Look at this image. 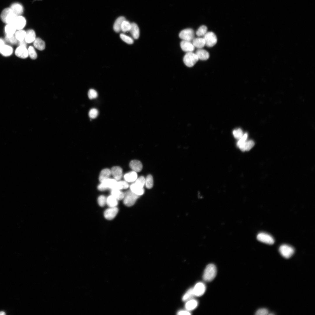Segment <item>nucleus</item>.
Instances as JSON below:
<instances>
[{
    "instance_id": "obj_1",
    "label": "nucleus",
    "mask_w": 315,
    "mask_h": 315,
    "mask_svg": "<svg viewBox=\"0 0 315 315\" xmlns=\"http://www.w3.org/2000/svg\"><path fill=\"white\" fill-rule=\"evenodd\" d=\"M217 273L216 268L213 264H210L206 267L203 275V279L206 281H210L215 278Z\"/></svg>"
},
{
    "instance_id": "obj_2",
    "label": "nucleus",
    "mask_w": 315,
    "mask_h": 315,
    "mask_svg": "<svg viewBox=\"0 0 315 315\" xmlns=\"http://www.w3.org/2000/svg\"><path fill=\"white\" fill-rule=\"evenodd\" d=\"M16 16L10 8H6L2 11L0 17L4 23L11 24Z\"/></svg>"
},
{
    "instance_id": "obj_3",
    "label": "nucleus",
    "mask_w": 315,
    "mask_h": 315,
    "mask_svg": "<svg viewBox=\"0 0 315 315\" xmlns=\"http://www.w3.org/2000/svg\"><path fill=\"white\" fill-rule=\"evenodd\" d=\"M199 60L195 54L192 52H187L183 58V61L188 67H192L194 66Z\"/></svg>"
},
{
    "instance_id": "obj_4",
    "label": "nucleus",
    "mask_w": 315,
    "mask_h": 315,
    "mask_svg": "<svg viewBox=\"0 0 315 315\" xmlns=\"http://www.w3.org/2000/svg\"><path fill=\"white\" fill-rule=\"evenodd\" d=\"M139 196L131 191H127L125 194L123 199V203L126 206H131L135 204L137 199Z\"/></svg>"
},
{
    "instance_id": "obj_5",
    "label": "nucleus",
    "mask_w": 315,
    "mask_h": 315,
    "mask_svg": "<svg viewBox=\"0 0 315 315\" xmlns=\"http://www.w3.org/2000/svg\"><path fill=\"white\" fill-rule=\"evenodd\" d=\"M279 251L281 256L287 259L290 258L294 254V249L291 246L286 244L281 245L279 248Z\"/></svg>"
},
{
    "instance_id": "obj_6",
    "label": "nucleus",
    "mask_w": 315,
    "mask_h": 315,
    "mask_svg": "<svg viewBox=\"0 0 315 315\" xmlns=\"http://www.w3.org/2000/svg\"><path fill=\"white\" fill-rule=\"evenodd\" d=\"M203 38L205 41V45L209 47L213 46L217 42V37L212 32H207L204 36Z\"/></svg>"
},
{
    "instance_id": "obj_7",
    "label": "nucleus",
    "mask_w": 315,
    "mask_h": 315,
    "mask_svg": "<svg viewBox=\"0 0 315 315\" xmlns=\"http://www.w3.org/2000/svg\"><path fill=\"white\" fill-rule=\"evenodd\" d=\"M179 36L183 40L191 41L194 38V32L193 30L191 28L186 29L180 32Z\"/></svg>"
},
{
    "instance_id": "obj_8",
    "label": "nucleus",
    "mask_w": 315,
    "mask_h": 315,
    "mask_svg": "<svg viewBox=\"0 0 315 315\" xmlns=\"http://www.w3.org/2000/svg\"><path fill=\"white\" fill-rule=\"evenodd\" d=\"M257 238L259 241L270 245L272 244L274 242V240L273 237L265 232L259 233L257 235Z\"/></svg>"
},
{
    "instance_id": "obj_9",
    "label": "nucleus",
    "mask_w": 315,
    "mask_h": 315,
    "mask_svg": "<svg viewBox=\"0 0 315 315\" xmlns=\"http://www.w3.org/2000/svg\"><path fill=\"white\" fill-rule=\"evenodd\" d=\"M116 181L115 179L108 178L101 182L98 186V188L100 191H104L108 189H111Z\"/></svg>"
},
{
    "instance_id": "obj_10",
    "label": "nucleus",
    "mask_w": 315,
    "mask_h": 315,
    "mask_svg": "<svg viewBox=\"0 0 315 315\" xmlns=\"http://www.w3.org/2000/svg\"><path fill=\"white\" fill-rule=\"evenodd\" d=\"M16 30L22 29L26 24L25 19L20 15L16 16L11 24Z\"/></svg>"
},
{
    "instance_id": "obj_11",
    "label": "nucleus",
    "mask_w": 315,
    "mask_h": 315,
    "mask_svg": "<svg viewBox=\"0 0 315 315\" xmlns=\"http://www.w3.org/2000/svg\"><path fill=\"white\" fill-rule=\"evenodd\" d=\"M192 289L195 296L199 297L201 296L204 293L206 287L204 283L199 282L195 285Z\"/></svg>"
},
{
    "instance_id": "obj_12",
    "label": "nucleus",
    "mask_w": 315,
    "mask_h": 315,
    "mask_svg": "<svg viewBox=\"0 0 315 315\" xmlns=\"http://www.w3.org/2000/svg\"><path fill=\"white\" fill-rule=\"evenodd\" d=\"M118 211V209L117 207H109L105 211L104 217L107 220H112L115 217Z\"/></svg>"
},
{
    "instance_id": "obj_13",
    "label": "nucleus",
    "mask_w": 315,
    "mask_h": 315,
    "mask_svg": "<svg viewBox=\"0 0 315 315\" xmlns=\"http://www.w3.org/2000/svg\"><path fill=\"white\" fill-rule=\"evenodd\" d=\"M15 54L18 57L21 58H26L29 55L28 50L26 47L19 46L15 50Z\"/></svg>"
},
{
    "instance_id": "obj_14",
    "label": "nucleus",
    "mask_w": 315,
    "mask_h": 315,
    "mask_svg": "<svg viewBox=\"0 0 315 315\" xmlns=\"http://www.w3.org/2000/svg\"><path fill=\"white\" fill-rule=\"evenodd\" d=\"M180 46L182 50L186 52H192L195 47L190 41L182 40L180 43Z\"/></svg>"
},
{
    "instance_id": "obj_15",
    "label": "nucleus",
    "mask_w": 315,
    "mask_h": 315,
    "mask_svg": "<svg viewBox=\"0 0 315 315\" xmlns=\"http://www.w3.org/2000/svg\"><path fill=\"white\" fill-rule=\"evenodd\" d=\"M111 171V174L115 180H119L121 179L122 176V169L120 167L118 166L113 167Z\"/></svg>"
},
{
    "instance_id": "obj_16",
    "label": "nucleus",
    "mask_w": 315,
    "mask_h": 315,
    "mask_svg": "<svg viewBox=\"0 0 315 315\" xmlns=\"http://www.w3.org/2000/svg\"><path fill=\"white\" fill-rule=\"evenodd\" d=\"M10 8L16 16L21 15L23 12V7L19 3H14L11 5Z\"/></svg>"
},
{
    "instance_id": "obj_17",
    "label": "nucleus",
    "mask_w": 315,
    "mask_h": 315,
    "mask_svg": "<svg viewBox=\"0 0 315 315\" xmlns=\"http://www.w3.org/2000/svg\"><path fill=\"white\" fill-rule=\"evenodd\" d=\"M130 168L136 172H140L142 169V165L141 162L137 160H133L130 163Z\"/></svg>"
},
{
    "instance_id": "obj_18",
    "label": "nucleus",
    "mask_w": 315,
    "mask_h": 315,
    "mask_svg": "<svg viewBox=\"0 0 315 315\" xmlns=\"http://www.w3.org/2000/svg\"><path fill=\"white\" fill-rule=\"evenodd\" d=\"M254 142L252 140L246 141L244 143L238 146L239 148L242 151H248L250 150L254 146Z\"/></svg>"
},
{
    "instance_id": "obj_19",
    "label": "nucleus",
    "mask_w": 315,
    "mask_h": 315,
    "mask_svg": "<svg viewBox=\"0 0 315 315\" xmlns=\"http://www.w3.org/2000/svg\"><path fill=\"white\" fill-rule=\"evenodd\" d=\"M195 54L197 56L199 59L202 60H206L208 59L209 57V53L206 50L201 49H198L196 51Z\"/></svg>"
},
{
    "instance_id": "obj_20",
    "label": "nucleus",
    "mask_w": 315,
    "mask_h": 315,
    "mask_svg": "<svg viewBox=\"0 0 315 315\" xmlns=\"http://www.w3.org/2000/svg\"><path fill=\"white\" fill-rule=\"evenodd\" d=\"M36 38V34L33 29H30L26 32L24 40L27 43H30L33 42Z\"/></svg>"
},
{
    "instance_id": "obj_21",
    "label": "nucleus",
    "mask_w": 315,
    "mask_h": 315,
    "mask_svg": "<svg viewBox=\"0 0 315 315\" xmlns=\"http://www.w3.org/2000/svg\"><path fill=\"white\" fill-rule=\"evenodd\" d=\"M186 302L185 307L186 310L189 311L195 309L198 305L197 301L195 299H192Z\"/></svg>"
},
{
    "instance_id": "obj_22",
    "label": "nucleus",
    "mask_w": 315,
    "mask_h": 315,
    "mask_svg": "<svg viewBox=\"0 0 315 315\" xmlns=\"http://www.w3.org/2000/svg\"><path fill=\"white\" fill-rule=\"evenodd\" d=\"M130 32L134 39L138 38L139 36V30L136 23H131V27Z\"/></svg>"
},
{
    "instance_id": "obj_23",
    "label": "nucleus",
    "mask_w": 315,
    "mask_h": 315,
    "mask_svg": "<svg viewBox=\"0 0 315 315\" xmlns=\"http://www.w3.org/2000/svg\"><path fill=\"white\" fill-rule=\"evenodd\" d=\"M192 43L195 47L198 49H201L205 45V41L203 38H194L192 40Z\"/></svg>"
},
{
    "instance_id": "obj_24",
    "label": "nucleus",
    "mask_w": 315,
    "mask_h": 315,
    "mask_svg": "<svg viewBox=\"0 0 315 315\" xmlns=\"http://www.w3.org/2000/svg\"><path fill=\"white\" fill-rule=\"evenodd\" d=\"M124 178L126 181L133 182L135 181L137 178V175L136 172L135 171L130 172L124 175Z\"/></svg>"
},
{
    "instance_id": "obj_25",
    "label": "nucleus",
    "mask_w": 315,
    "mask_h": 315,
    "mask_svg": "<svg viewBox=\"0 0 315 315\" xmlns=\"http://www.w3.org/2000/svg\"><path fill=\"white\" fill-rule=\"evenodd\" d=\"M130 188L132 192L139 196L142 195L144 192V188L137 186L134 183L131 185Z\"/></svg>"
},
{
    "instance_id": "obj_26",
    "label": "nucleus",
    "mask_w": 315,
    "mask_h": 315,
    "mask_svg": "<svg viewBox=\"0 0 315 315\" xmlns=\"http://www.w3.org/2000/svg\"><path fill=\"white\" fill-rule=\"evenodd\" d=\"M129 187V185L126 181H116L112 189H116L120 190L127 188Z\"/></svg>"
},
{
    "instance_id": "obj_27",
    "label": "nucleus",
    "mask_w": 315,
    "mask_h": 315,
    "mask_svg": "<svg viewBox=\"0 0 315 315\" xmlns=\"http://www.w3.org/2000/svg\"><path fill=\"white\" fill-rule=\"evenodd\" d=\"M111 174V171L108 169H105L101 172L99 177V181L102 182L104 180L109 178Z\"/></svg>"
},
{
    "instance_id": "obj_28",
    "label": "nucleus",
    "mask_w": 315,
    "mask_h": 315,
    "mask_svg": "<svg viewBox=\"0 0 315 315\" xmlns=\"http://www.w3.org/2000/svg\"><path fill=\"white\" fill-rule=\"evenodd\" d=\"M125 20V18L123 16L119 17L116 19L113 26V29L115 32H118L121 31L122 23Z\"/></svg>"
},
{
    "instance_id": "obj_29",
    "label": "nucleus",
    "mask_w": 315,
    "mask_h": 315,
    "mask_svg": "<svg viewBox=\"0 0 315 315\" xmlns=\"http://www.w3.org/2000/svg\"><path fill=\"white\" fill-rule=\"evenodd\" d=\"M33 42L34 46L38 50H43L45 49V43L44 41L40 38H36Z\"/></svg>"
},
{
    "instance_id": "obj_30",
    "label": "nucleus",
    "mask_w": 315,
    "mask_h": 315,
    "mask_svg": "<svg viewBox=\"0 0 315 315\" xmlns=\"http://www.w3.org/2000/svg\"><path fill=\"white\" fill-rule=\"evenodd\" d=\"M13 52L12 47L8 45H5L0 50V53L4 56H8L11 55Z\"/></svg>"
},
{
    "instance_id": "obj_31",
    "label": "nucleus",
    "mask_w": 315,
    "mask_h": 315,
    "mask_svg": "<svg viewBox=\"0 0 315 315\" xmlns=\"http://www.w3.org/2000/svg\"><path fill=\"white\" fill-rule=\"evenodd\" d=\"M118 200L112 195L106 198V204L109 207H116L118 204Z\"/></svg>"
},
{
    "instance_id": "obj_32",
    "label": "nucleus",
    "mask_w": 315,
    "mask_h": 315,
    "mask_svg": "<svg viewBox=\"0 0 315 315\" xmlns=\"http://www.w3.org/2000/svg\"><path fill=\"white\" fill-rule=\"evenodd\" d=\"M111 193V195L118 200L123 199L125 196V194L123 192L118 189H112Z\"/></svg>"
},
{
    "instance_id": "obj_33",
    "label": "nucleus",
    "mask_w": 315,
    "mask_h": 315,
    "mask_svg": "<svg viewBox=\"0 0 315 315\" xmlns=\"http://www.w3.org/2000/svg\"><path fill=\"white\" fill-rule=\"evenodd\" d=\"M195 296L192 288L189 289L183 296L182 299L183 301H187L192 299Z\"/></svg>"
},
{
    "instance_id": "obj_34",
    "label": "nucleus",
    "mask_w": 315,
    "mask_h": 315,
    "mask_svg": "<svg viewBox=\"0 0 315 315\" xmlns=\"http://www.w3.org/2000/svg\"><path fill=\"white\" fill-rule=\"evenodd\" d=\"M26 34V32L22 29L16 32L15 36L18 41H20L24 40Z\"/></svg>"
},
{
    "instance_id": "obj_35",
    "label": "nucleus",
    "mask_w": 315,
    "mask_h": 315,
    "mask_svg": "<svg viewBox=\"0 0 315 315\" xmlns=\"http://www.w3.org/2000/svg\"><path fill=\"white\" fill-rule=\"evenodd\" d=\"M131 27V23L128 21L125 20L122 22L121 26V30L123 32L130 31Z\"/></svg>"
},
{
    "instance_id": "obj_36",
    "label": "nucleus",
    "mask_w": 315,
    "mask_h": 315,
    "mask_svg": "<svg viewBox=\"0 0 315 315\" xmlns=\"http://www.w3.org/2000/svg\"><path fill=\"white\" fill-rule=\"evenodd\" d=\"M16 30L12 24H7L5 27V31L7 35H14Z\"/></svg>"
},
{
    "instance_id": "obj_37",
    "label": "nucleus",
    "mask_w": 315,
    "mask_h": 315,
    "mask_svg": "<svg viewBox=\"0 0 315 315\" xmlns=\"http://www.w3.org/2000/svg\"><path fill=\"white\" fill-rule=\"evenodd\" d=\"M145 185L148 189H151L153 187V179L151 175H148L145 179Z\"/></svg>"
},
{
    "instance_id": "obj_38",
    "label": "nucleus",
    "mask_w": 315,
    "mask_h": 315,
    "mask_svg": "<svg viewBox=\"0 0 315 315\" xmlns=\"http://www.w3.org/2000/svg\"><path fill=\"white\" fill-rule=\"evenodd\" d=\"M207 28L205 25L201 26L197 29L196 34L198 36H204L207 32Z\"/></svg>"
},
{
    "instance_id": "obj_39",
    "label": "nucleus",
    "mask_w": 315,
    "mask_h": 315,
    "mask_svg": "<svg viewBox=\"0 0 315 315\" xmlns=\"http://www.w3.org/2000/svg\"><path fill=\"white\" fill-rule=\"evenodd\" d=\"M5 39L7 42L12 44H16L18 41L14 35L6 34Z\"/></svg>"
},
{
    "instance_id": "obj_40",
    "label": "nucleus",
    "mask_w": 315,
    "mask_h": 315,
    "mask_svg": "<svg viewBox=\"0 0 315 315\" xmlns=\"http://www.w3.org/2000/svg\"><path fill=\"white\" fill-rule=\"evenodd\" d=\"M120 38L124 42L128 44H132L134 42L133 39L131 37L123 34L120 35Z\"/></svg>"
},
{
    "instance_id": "obj_41",
    "label": "nucleus",
    "mask_w": 315,
    "mask_h": 315,
    "mask_svg": "<svg viewBox=\"0 0 315 315\" xmlns=\"http://www.w3.org/2000/svg\"><path fill=\"white\" fill-rule=\"evenodd\" d=\"M134 183L139 187L143 188L145 183V178L144 176H141L137 178Z\"/></svg>"
},
{
    "instance_id": "obj_42",
    "label": "nucleus",
    "mask_w": 315,
    "mask_h": 315,
    "mask_svg": "<svg viewBox=\"0 0 315 315\" xmlns=\"http://www.w3.org/2000/svg\"><path fill=\"white\" fill-rule=\"evenodd\" d=\"M28 50L29 55L31 59L34 60L37 58L36 53L33 47L30 46Z\"/></svg>"
},
{
    "instance_id": "obj_43",
    "label": "nucleus",
    "mask_w": 315,
    "mask_h": 315,
    "mask_svg": "<svg viewBox=\"0 0 315 315\" xmlns=\"http://www.w3.org/2000/svg\"><path fill=\"white\" fill-rule=\"evenodd\" d=\"M233 134L235 138L239 139L243 135V132L240 128H238L234 130L233 131Z\"/></svg>"
},
{
    "instance_id": "obj_44",
    "label": "nucleus",
    "mask_w": 315,
    "mask_h": 315,
    "mask_svg": "<svg viewBox=\"0 0 315 315\" xmlns=\"http://www.w3.org/2000/svg\"><path fill=\"white\" fill-rule=\"evenodd\" d=\"M97 201L98 204L101 206H104L106 204V198L103 195L100 196L98 198Z\"/></svg>"
},
{
    "instance_id": "obj_45",
    "label": "nucleus",
    "mask_w": 315,
    "mask_h": 315,
    "mask_svg": "<svg viewBox=\"0 0 315 315\" xmlns=\"http://www.w3.org/2000/svg\"><path fill=\"white\" fill-rule=\"evenodd\" d=\"M88 95L89 98L90 99H92L96 98L98 95L97 92L93 89H90L88 93Z\"/></svg>"
},
{
    "instance_id": "obj_46",
    "label": "nucleus",
    "mask_w": 315,
    "mask_h": 315,
    "mask_svg": "<svg viewBox=\"0 0 315 315\" xmlns=\"http://www.w3.org/2000/svg\"><path fill=\"white\" fill-rule=\"evenodd\" d=\"M98 110L94 108L91 109L89 112V116L91 118H96L98 115Z\"/></svg>"
},
{
    "instance_id": "obj_47",
    "label": "nucleus",
    "mask_w": 315,
    "mask_h": 315,
    "mask_svg": "<svg viewBox=\"0 0 315 315\" xmlns=\"http://www.w3.org/2000/svg\"><path fill=\"white\" fill-rule=\"evenodd\" d=\"M248 136V135L247 133H246L244 134L242 137L239 139L237 144V146L238 147L239 146L246 141L247 140Z\"/></svg>"
},
{
    "instance_id": "obj_48",
    "label": "nucleus",
    "mask_w": 315,
    "mask_h": 315,
    "mask_svg": "<svg viewBox=\"0 0 315 315\" xmlns=\"http://www.w3.org/2000/svg\"><path fill=\"white\" fill-rule=\"evenodd\" d=\"M269 311L266 308H261L258 309L256 312V314L257 315H268Z\"/></svg>"
},
{
    "instance_id": "obj_49",
    "label": "nucleus",
    "mask_w": 315,
    "mask_h": 315,
    "mask_svg": "<svg viewBox=\"0 0 315 315\" xmlns=\"http://www.w3.org/2000/svg\"><path fill=\"white\" fill-rule=\"evenodd\" d=\"M191 314L190 312L187 310H181L178 311L177 313V314L178 315H190Z\"/></svg>"
},
{
    "instance_id": "obj_50",
    "label": "nucleus",
    "mask_w": 315,
    "mask_h": 315,
    "mask_svg": "<svg viewBox=\"0 0 315 315\" xmlns=\"http://www.w3.org/2000/svg\"><path fill=\"white\" fill-rule=\"evenodd\" d=\"M19 42V46H23L26 47L27 46V43L24 40L22 41Z\"/></svg>"
},
{
    "instance_id": "obj_51",
    "label": "nucleus",
    "mask_w": 315,
    "mask_h": 315,
    "mask_svg": "<svg viewBox=\"0 0 315 315\" xmlns=\"http://www.w3.org/2000/svg\"><path fill=\"white\" fill-rule=\"evenodd\" d=\"M5 45L4 41L2 39L0 38V50Z\"/></svg>"
},
{
    "instance_id": "obj_52",
    "label": "nucleus",
    "mask_w": 315,
    "mask_h": 315,
    "mask_svg": "<svg viewBox=\"0 0 315 315\" xmlns=\"http://www.w3.org/2000/svg\"><path fill=\"white\" fill-rule=\"evenodd\" d=\"M5 314V313L3 311L0 312V315H4Z\"/></svg>"
}]
</instances>
